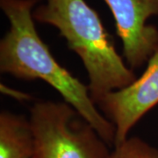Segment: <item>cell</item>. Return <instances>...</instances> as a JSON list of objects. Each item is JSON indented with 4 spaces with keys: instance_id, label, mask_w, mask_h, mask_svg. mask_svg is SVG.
Returning a JSON list of instances; mask_svg holds the SVG:
<instances>
[{
    "instance_id": "1",
    "label": "cell",
    "mask_w": 158,
    "mask_h": 158,
    "mask_svg": "<svg viewBox=\"0 0 158 158\" xmlns=\"http://www.w3.org/2000/svg\"><path fill=\"white\" fill-rule=\"evenodd\" d=\"M37 3L38 0H0L10 24L0 41V71L23 80L45 81L110 147L114 146L115 127L97 108L88 85L57 62L37 33L33 12Z\"/></svg>"
},
{
    "instance_id": "2",
    "label": "cell",
    "mask_w": 158,
    "mask_h": 158,
    "mask_svg": "<svg viewBox=\"0 0 158 158\" xmlns=\"http://www.w3.org/2000/svg\"><path fill=\"white\" fill-rule=\"evenodd\" d=\"M34 18L55 27L66 40L69 48L81 59L95 104L137 78L115 49L98 12L85 0H46L34 10Z\"/></svg>"
},
{
    "instance_id": "3",
    "label": "cell",
    "mask_w": 158,
    "mask_h": 158,
    "mask_svg": "<svg viewBox=\"0 0 158 158\" xmlns=\"http://www.w3.org/2000/svg\"><path fill=\"white\" fill-rule=\"evenodd\" d=\"M37 158H106L110 146L66 102L36 103L30 110Z\"/></svg>"
},
{
    "instance_id": "4",
    "label": "cell",
    "mask_w": 158,
    "mask_h": 158,
    "mask_svg": "<svg viewBox=\"0 0 158 158\" xmlns=\"http://www.w3.org/2000/svg\"><path fill=\"white\" fill-rule=\"evenodd\" d=\"M157 104L158 48L140 77L127 87L109 92L96 104L115 127L113 147L123 143L130 130Z\"/></svg>"
},
{
    "instance_id": "5",
    "label": "cell",
    "mask_w": 158,
    "mask_h": 158,
    "mask_svg": "<svg viewBox=\"0 0 158 158\" xmlns=\"http://www.w3.org/2000/svg\"><path fill=\"white\" fill-rule=\"evenodd\" d=\"M113 13L123 56L132 69L148 62L158 48V29L148 25L158 15V0H104Z\"/></svg>"
},
{
    "instance_id": "6",
    "label": "cell",
    "mask_w": 158,
    "mask_h": 158,
    "mask_svg": "<svg viewBox=\"0 0 158 158\" xmlns=\"http://www.w3.org/2000/svg\"><path fill=\"white\" fill-rule=\"evenodd\" d=\"M36 142L34 130L23 115L0 113V158H34Z\"/></svg>"
},
{
    "instance_id": "7",
    "label": "cell",
    "mask_w": 158,
    "mask_h": 158,
    "mask_svg": "<svg viewBox=\"0 0 158 158\" xmlns=\"http://www.w3.org/2000/svg\"><path fill=\"white\" fill-rule=\"evenodd\" d=\"M106 158H158V150L139 137H128Z\"/></svg>"
},
{
    "instance_id": "8",
    "label": "cell",
    "mask_w": 158,
    "mask_h": 158,
    "mask_svg": "<svg viewBox=\"0 0 158 158\" xmlns=\"http://www.w3.org/2000/svg\"><path fill=\"white\" fill-rule=\"evenodd\" d=\"M34 158H37V157H36V156H34Z\"/></svg>"
}]
</instances>
